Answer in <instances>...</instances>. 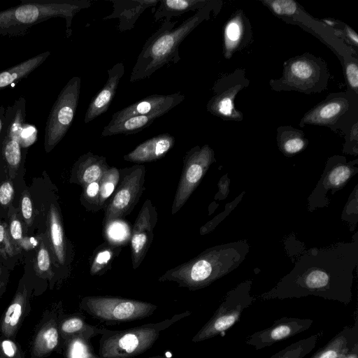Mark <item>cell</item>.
<instances>
[{"mask_svg":"<svg viewBox=\"0 0 358 358\" xmlns=\"http://www.w3.org/2000/svg\"><path fill=\"white\" fill-rule=\"evenodd\" d=\"M253 301L247 287L239 288L224 299L210 319L192 338L194 343L204 341L225 331L240 320L244 309Z\"/></svg>","mask_w":358,"mask_h":358,"instance_id":"cell-9","label":"cell"},{"mask_svg":"<svg viewBox=\"0 0 358 358\" xmlns=\"http://www.w3.org/2000/svg\"><path fill=\"white\" fill-rule=\"evenodd\" d=\"M120 170L116 167H109L99 181V210L106 208V201L115 191L120 181Z\"/></svg>","mask_w":358,"mask_h":358,"instance_id":"cell-31","label":"cell"},{"mask_svg":"<svg viewBox=\"0 0 358 358\" xmlns=\"http://www.w3.org/2000/svg\"><path fill=\"white\" fill-rule=\"evenodd\" d=\"M1 348L4 355L8 357H13L17 352L15 344L9 340H4L1 343Z\"/></svg>","mask_w":358,"mask_h":358,"instance_id":"cell-44","label":"cell"},{"mask_svg":"<svg viewBox=\"0 0 358 358\" xmlns=\"http://www.w3.org/2000/svg\"><path fill=\"white\" fill-rule=\"evenodd\" d=\"M110 2L113 10L103 20L118 19V29L125 31L133 29L144 10L156 6L159 0H110Z\"/></svg>","mask_w":358,"mask_h":358,"instance_id":"cell-19","label":"cell"},{"mask_svg":"<svg viewBox=\"0 0 358 358\" xmlns=\"http://www.w3.org/2000/svg\"><path fill=\"white\" fill-rule=\"evenodd\" d=\"M109 167L105 157L88 152L80 156L74 164L70 182L83 187L99 181Z\"/></svg>","mask_w":358,"mask_h":358,"instance_id":"cell-20","label":"cell"},{"mask_svg":"<svg viewBox=\"0 0 358 358\" xmlns=\"http://www.w3.org/2000/svg\"><path fill=\"white\" fill-rule=\"evenodd\" d=\"M147 358H168V357H166V356H164V355H157V356H154V357H147Z\"/></svg>","mask_w":358,"mask_h":358,"instance_id":"cell-46","label":"cell"},{"mask_svg":"<svg viewBox=\"0 0 358 358\" xmlns=\"http://www.w3.org/2000/svg\"><path fill=\"white\" fill-rule=\"evenodd\" d=\"M262 3L278 16H292L299 10L298 3L294 0H264Z\"/></svg>","mask_w":358,"mask_h":358,"instance_id":"cell-35","label":"cell"},{"mask_svg":"<svg viewBox=\"0 0 358 358\" xmlns=\"http://www.w3.org/2000/svg\"><path fill=\"white\" fill-rule=\"evenodd\" d=\"M329 77L322 59L304 53L285 61L282 76L270 80L268 84L276 92L297 91L310 94L324 90Z\"/></svg>","mask_w":358,"mask_h":358,"instance_id":"cell-4","label":"cell"},{"mask_svg":"<svg viewBox=\"0 0 358 358\" xmlns=\"http://www.w3.org/2000/svg\"><path fill=\"white\" fill-rule=\"evenodd\" d=\"M120 177L113 196L105 208L103 226L129 215L139 201L143 189L145 167L141 164L120 170Z\"/></svg>","mask_w":358,"mask_h":358,"instance_id":"cell-7","label":"cell"},{"mask_svg":"<svg viewBox=\"0 0 358 358\" xmlns=\"http://www.w3.org/2000/svg\"><path fill=\"white\" fill-rule=\"evenodd\" d=\"M2 273H3V271H2L1 266L0 264V287L1 286V284H2V281H1Z\"/></svg>","mask_w":358,"mask_h":358,"instance_id":"cell-45","label":"cell"},{"mask_svg":"<svg viewBox=\"0 0 358 358\" xmlns=\"http://www.w3.org/2000/svg\"><path fill=\"white\" fill-rule=\"evenodd\" d=\"M99 183L93 182L83 187L80 201L87 210L99 211Z\"/></svg>","mask_w":358,"mask_h":358,"instance_id":"cell-34","label":"cell"},{"mask_svg":"<svg viewBox=\"0 0 358 358\" xmlns=\"http://www.w3.org/2000/svg\"><path fill=\"white\" fill-rule=\"evenodd\" d=\"M16 248L10 237L8 229L6 223L0 220V256L6 259L15 255Z\"/></svg>","mask_w":358,"mask_h":358,"instance_id":"cell-38","label":"cell"},{"mask_svg":"<svg viewBox=\"0 0 358 358\" xmlns=\"http://www.w3.org/2000/svg\"><path fill=\"white\" fill-rule=\"evenodd\" d=\"M59 332L54 321L48 322L38 334L34 341V350L38 355L52 352L58 345Z\"/></svg>","mask_w":358,"mask_h":358,"instance_id":"cell-30","label":"cell"},{"mask_svg":"<svg viewBox=\"0 0 358 358\" xmlns=\"http://www.w3.org/2000/svg\"><path fill=\"white\" fill-rule=\"evenodd\" d=\"M184 99L185 95L180 92L171 94H152L115 112L109 123H115L134 115H163L182 103Z\"/></svg>","mask_w":358,"mask_h":358,"instance_id":"cell-14","label":"cell"},{"mask_svg":"<svg viewBox=\"0 0 358 358\" xmlns=\"http://www.w3.org/2000/svg\"><path fill=\"white\" fill-rule=\"evenodd\" d=\"M67 358H100L91 344L90 339L81 336L69 338Z\"/></svg>","mask_w":358,"mask_h":358,"instance_id":"cell-32","label":"cell"},{"mask_svg":"<svg viewBox=\"0 0 358 358\" xmlns=\"http://www.w3.org/2000/svg\"><path fill=\"white\" fill-rule=\"evenodd\" d=\"M213 152L205 145H196L183 158V167L171 206L173 215L185 205L196 188L213 158Z\"/></svg>","mask_w":358,"mask_h":358,"instance_id":"cell-11","label":"cell"},{"mask_svg":"<svg viewBox=\"0 0 358 358\" xmlns=\"http://www.w3.org/2000/svg\"><path fill=\"white\" fill-rule=\"evenodd\" d=\"M175 142V138L168 133L159 134L141 143L123 158L137 164L156 161L164 157Z\"/></svg>","mask_w":358,"mask_h":358,"instance_id":"cell-18","label":"cell"},{"mask_svg":"<svg viewBox=\"0 0 358 358\" xmlns=\"http://www.w3.org/2000/svg\"><path fill=\"white\" fill-rule=\"evenodd\" d=\"M190 315L191 312L187 310L156 323L122 330L106 329L101 335L98 355L100 358H131L144 353L162 331Z\"/></svg>","mask_w":358,"mask_h":358,"instance_id":"cell-3","label":"cell"},{"mask_svg":"<svg viewBox=\"0 0 358 358\" xmlns=\"http://www.w3.org/2000/svg\"><path fill=\"white\" fill-rule=\"evenodd\" d=\"M50 54L49 51L43 52L0 72V90L14 81L26 78L43 64Z\"/></svg>","mask_w":358,"mask_h":358,"instance_id":"cell-25","label":"cell"},{"mask_svg":"<svg viewBox=\"0 0 358 358\" xmlns=\"http://www.w3.org/2000/svg\"><path fill=\"white\" fill-rule=\"evenodd\" d=\"M8 232L15 248L22 245L24 236L22 222L18 217L17 212L14 208L9 211Z\"/></svg>","mask_w":358,"mask_h":358,"instance_id":"cell-36","label":"cell"},{"mask_svg":"<svg viewBox=\"0 0 358 358\" xmlns=\"http://www.w3.org/2000/svg\"><path fill=\"white\" fill-rule=\"evenodd\" d=\"M356 102L355 98L347 92L330 94L303 116L299 126L311 124L336 129L350 117Z\"/></svg>","mask_w":358,"mask_h":358,"instance_id":"cell-10","label":"cell"},{"mask_svg":"<svg viewBox=\"0 0 358 358\" xmlns=\"http://www.w3.org/2000/svg\"><path fill=\"white\" fill-rule=\"evenodd\" d=\"M36 269L39 275H52V262L45 243L42 240L36 258Z\"/></svg>","mask_w":358,"mask_h":358,"instance_id":"cell-37","label":"cell"},{"mask_svg":"<svg viewBox=\"0 0 358 358\" xmlns=\"http://www.w3.org/2000/svg\"><path fill=\"white\" fill-rule=\"evenodd\" d=\"M158 213L151 200L147 199L141 208L133 225L131 237V264L133 268L139 267L154 238V229Z\"/></svg>","mask_w":358,"mask_h":358,"instance_id":"cell-12","label":"cell"},{"mask_svg":"<svg viewBox=\"0 0 358 358\" xmlns=\"http://www.w3.org/2000/svg\"><path fill=\"white\" fill-rule=\"evenodd\" d=\"M124 74V66L122 62L115 64L108 70L107 81L92 99L85 115V123H89L108 110Z\"/></svg>","mask_w":358,"mask_h":358,"instance_id":"cell-16","label":"cell"},{"mask_svg":"<svg viewBox=\"0 0 358 358\" xmlns=\"http://www.w3.org/2000/svg\"><path fill=\"white\" fill-rule=\"evenodd\" d=\"M355 313L354 324L345 326L310 358H345L355 346L358 345V317L357 310Z\"/></svg>","mask_w":358,"mask_h":358,"instance_id":"cell-17","label":"cell"},{"mask_svg":"<svg viewBox=\"0 0 358 358\" xmlns=\"http://www.w3.org/2000/svg\"><path fill=\"white\" fill-rule=\"evenodd\" d=\"M106 329L87 324L81 316L70 317L61 324V331L66 338L81 336L91 340L96 335L103 334Z\"/></svg>","mask_w":358,"mask_h":358,"instance_id":"cell-27","label":"cell"},{"mask_svg":"<svg viewBox=\"0 0 358 358\" xmlns=\"http://www.w3.org/2000/svg\"><path fill=\"white\" fill-rule=\"evenodd\" d=\"M252 38L250 22L243 11H236L224 25L223 31V55L230 59L245 47Z\"/></svg>","mask_w":358,"mask_h":358,"instance_id":"cell-15","label":"cell"},{"mask_svg":"<svg viewBox=\"0 0 358 358\" xmlns=\"http://www.w3.org/2000/svg\"><path fill=\"white\" fill-rule=\"evenodd\" d=\"M313 320L309 318L284 317L276 320L270 327L250 335L245 343L256 350L270 347L308 330Z\"/></svg>","mask_w":358,"mask_h":358,"instance_id":"cell-13","label":"cell"},{"mask_svg":"<svg viewBox=\"0 0 358 358\" xmlns=\"http://www.w3.org/2000/svg\"><path fill=\"white\" fill-rule=\"evenodd\" d=\"M29 192H24L20 199V212L27 226H30L33 220V206Z\"/></svg>","mask_w":358,"mask_h":358,"instance_id":"cell-40","label":"cell"},{"mask_svg":"<svg viewBox=\"0 0 358 358\" xmlns=\"http://www.w3.org/2000/svg\"><path fill=\"white\" fill-rule=\"evenodd\" d=\"M220 1H213L174 28L177 22L164 20L161 27L145 41L134 64L129 81L134 83L151 76L158 69L180 60L179 45L201 22L218 11Z\"/></svg>","mask_w":358,"mask_h":358,"instance_id":"cell-1","label":"cell"},{"mask_svg":"<svg viewBox=\"0 0 358 358\" xmlns=\"http://www.w3.org/2000/svg\"><path fill=\"white\" fill-rule=\"evenodd\" d=\"M336 34L340 35L344 39L353 45L358 46V36L357 33L348 24H344L341 30L336 29Z\"/></svg>","mask_w":358,"mask_h":358,"instance_id":"cell-43","label":"cell"},{"mask_svg":"<svg viewBox=\"0 0 358 358\" xmlns=\"http://www.w3.org/2000/svg\"><path fill=\"white\" fill-rule=\"evenodd\" d=\"M81 78H71L59 92L50 112L45 128L44 145L51 151L64 138L70 128L78 107Z\"/></svg>","mask_w":358,"mask_h":358,"instance_id":"cell-6","label":"cell"},{"mask_svg":"<svg viewBox=\"0 0 358 358\" xmlns=\"http://www.w3.org/2000/svg\"><path fill=\"white\" fill-rule=\"evenodd\" d=\"M80 308L91 317L109 324L141 320L152 315L157 306L147 301L112 296H88Z\"/></svg>","mask_w":358,"mask_h":358,"instance_id":"cell-5","label":"cell"},{"mask_svg":"<svg viewBox=\"0 0 358 358\" xmlns=\"http://www.w3.org/2000/svg\"><path fill=\"white\" fill-rule=\"evenodd\" d=\"M323 331L299 340L273 355L271 358H304L316 346Z\"/></svg>","mask_w":358,"mask_h":358,"instance_id":"cell-28","label":"cell"},{"mask_svg":"<svg viewBox=\"0 0 358 358\" xmlns=\"http://www.w3.org/2000/svg\"><path fill=\"white\" fill-rule=\"evenodd\" d=\"M345 73L348 83L350 88L358 95V65L357 60L347 62L345 65Z\"/></svg>","mask_w":358,"mask_h":358,"instance_id":"cell-39","label":"cell"},{"mask_svg":"<svg viewBox=\"0 0 358 358\" xmlns=\"http://www.w3.org/2000/svg\"><path fill=\"white\" fill-rule=\"evenodd\" d=\"M350 169L345 166H341L332 171L329 176L331 184L339 185L345 182L350 176Z\"/></svg>","mask_w":358,"mask_h":358,"instance_id":"cell-42","label":"cell"},{"mask_svg":"<svg viewBox=\"0 0 358 358\" xmlns=\"http://www.w3.org/2000/svg\"><path fill=\"white\" fill-rule=\"evenodd\" d=\"M91 5L90 0L22 1L18 6L0 11V34L16 35L50 18L62 17L69 37L76 14Z\"/></svg>","mask_w":358,"mask_h":358,"instance_id":"cell-2","label":"cell"},{"mask_svg":"<svg viewBox=\"0 0 358 358\" xmlns=\"http://www.w3.org/2000/svg\"><path fill=\"white\" fill-rule=\"evenodd\" d=\"M14 189L12 182L4 181L0 185V204L8 206L12 202Z\"/></svg>","mask_w":358,"mask_h":358,"instance_id":"cell-41","label":"cell"},{"mask_svg":"<svg viewBox=\"0 0 358 358\" xmlns=\"http://www.w3.org/2000/svg\"><path fill=\"white\" fill-rule=\"evenodd\" d=\"M48 236L55 260L60 266L66 263V243L61 215L57 207L52 204L48 213Z\"/></svg>","mask_w":358,"mask_h":358,"instance_id":"cell-21","label":"cell"},{"mask_svg":"<svg viewBox=\"0 0 358 358\" xmlns=\"http://www.w3.org/2000/svg\"><path fill=\"white\" fill-rule=\"evenodd\" d=\"M161 114L134 115L115 123H109L103 127L101 136L117 134L129 135L138 133L150 126Z\"/></svg>","mask_w":358,"mask_h":358,"instance_id":"cell-24","label":"cell"},{"mask_svg":"<svg viewBox=\"0 0 358 358\" xmlns=\"http://www.w3.org/2000/svg\"><path fill=\"white\" fill-rule=\"evenodd\" d=\"M249 84L244 69L221 76L212 87L213 96L206 105L207 111L223 120L241 121L243 113L236 108L235 99Z\"/></svg>","mask_w":358,"mask_h":358,"instance_id":"cell-8","label":"cell"},{"mask_svg":"<svg viewBox=\"0 0 358 358\" xmlns=\"http://www.w3.org/2000/svg\"><path fill=\"white\" fill-rule=\"evenodd\" d=\"M211 1L212 0H159L153 17L155 22L162 19L171 20L172 17H179L185 13L197 11Z\"/></svg>","mask_w":358,"mask_h":358,"instance_id":"cell-23","label":"cell"},{"mask_svg":"<svg viewBox=\"0 0 358 358\" xmlns=\"http://www.w3.org/2000/svg\"><path fill=\"white\" fill-rule=\"evenodd\" d=\"M121 248L104 245L99 249L94 256L90 266L92 275H101L109 268L115 256L118 254Z\"/></svg>","mask_w":358,"mask_h":358,"instance_id":"cell-33","label":"cell"},{"mask_svg":"<svg viewBox=\"0 0 358 358\" xmlns=\"http://www.w3.org/2000/svg\"><path fill=\"white\" fill-rule=\"evenodd\" d=\"M22 112L15 113L7 130L3 145V155L10 169L17 170L22 159L20 140L22 133Z\"/></svg>","mask_w":358,"mask_h":358,"instance_id":"cell-22","label":"cell"},{"mask_svg":"<svg viewBox=\"0 0 358 358\" xmlns=\"http://www.w3.org/2000/svg\"><path fill=\"white\" fill-rule=\"evenodd\" d=\"M277 138L282 149L289 154L301 150L306 144L303 131L291 126H282L277 129Z\"/></svg>","mask_w":358,"mask_h":358,"instance_id":"cell-29","label":"cell"},{"mask_svg":"<svg viewBox=\"0 0 358 358\" xmlns=\"http://www.w3.org/2000/svg\"><path fill=\"white\" fill-rule=\"evenodd\" d=\"M27 299V292L24 288L17 292L10 305L7 308L2 321L1 331L6 336H11L17 328L23 315Z\"/></svg>","mask_w":358,"mask_h":358,"instance_id":"cell-26","label":"cell"}]
</instances>
